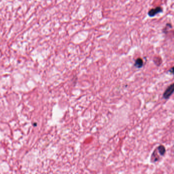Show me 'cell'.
Here are the masks:
<instances>
[{"mask_svg": "<svg viewBox=\"0 0 174 174\" xmlns=\"http://www.w3.org/2000/svg\"><path fill=\"white\" fill-rule=\"evenodd\" d=\"M158 152L160 153V154L161 155H164L166 153V148L164 146L160 145L158 147Z\"/></svg>", "mask_w": 174, "mask_h": 174, "instance_id": "4", "label": "cell"}, {"mask_svg": "<svg viewBox=\"0 0 174 174\" xmlns=\"http://www.w3.org/2000/svg\"><path fill=\"white\" fill-rule=\"evenodd\" d=\"M163 11V9L160 7H157L155 9H152L148 12V15L150 17L155 16L156 14L159 13H161Z\"/></svg>", "mask_w": 174, "mask_h": 174, "instance_id": "2", "label": "cell"}, {"mask_svg": "<svg viewBox=\"0 0 174 174\" xmlns=\"http://www.w3.org/2000/svg\"><path fill=\"white\" fill-rule=\"evenodd\" d=\"M174 92V83L171 85L165 91L164 94V97L166 99H169Z\"/></svg>", "mask_w": 174, "mask_h": 174, "instance_id": "1", "label": "cell"}, {"mask_svg": "<svg viewBox=\"0 0 174 174\" xmlns=\"http://www.w3.org/2000/svg\"><path fill=\"white\" fill-rule=\"evenodd\" d=\"M134 66L137 68H141L143 66V61L141 58H138L135 61Z\"/></svg>", "mask_w": 174, "mask_h": 174, "instance_id": "3", "label": "cell"}, {"mask_svg": "<svg viewBox=\"0 0 174 174\" xmlns=\"http://www.w3.org/2000/svg\"><path fill=\"white\" fill-rule=\"evenodd\" d=\"M170 72L171 73H172V74H173L174 75V66L173 67H172L170 70Z\"/></svg>", "mask_w": 174, "mask_h": 174, "instance_id": "5", "label": "cell"}]
</instances>
